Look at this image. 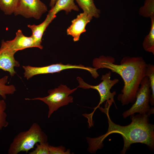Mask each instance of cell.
<instances>
[{
	"label": "cell",
	"mask_w": 154,
	"mask_h": 154,
	"mask_svg": "<svg viewBox=\"0 0 154 154\" xmlns=\"http://www.w3.org/2000/svg\"><path fill=\"white\" fill-rule=\"evenodd\" d=\"M112 104L106 102L105 108L100 106L99 108L106 115L108 127L104 134L96 138L87 137L88 143V150L92 153H95L103 147V142L109 135L113 133L120 134L124 141L123 146L120 153L125 154L129 149L132 144L141 143L146 145L152 151L154 149V125L150 123V115L134 114L130 116L131 123L126 126L116 124L111 119L109 111Z\"/></svg>",
	"instance_id": "obj_1"
},
{
	"label": "cell",
	"mask_w": 154,
	"mask_h": 154,
	"mask_svg": "<svg viewBox=\"0 0 154 154\" xmlns=\"http://www.w3.org/2000/svg\"><path fill=\"white\" fill-rule=\"evenodd\" d=\"M115 62L114 57L102 55L94 59L92 65L95 68H107L119 75L124 85L121 90L122 94L118 96L117 99L123 106L133 103L141 82L145 76L147 64L141 56H126L122 59L120 64Z\"/></svg>",
	"instance_id": "obj_2"
},
{
	"label": "cell",
	"mask_w": 154,
	"mask_h": 154,
	"mask_svg": "<svg viewBox=\"0 0 154 154\" xmlns=\"http://www.w3.org/2000/svg\"><path fill=\"white\" fill-rule=\"evenodd\" d=\"M47 136L39 125L33 123L29 129L18 133L14 138L8 151L9 154H17L21 152L26 153L34 148L35 144L47 142Z\"/></svg>",
	"instance_id": "obj_3"
},
{
	"label": "cell",
	"mask_w": 154,
	"mask_h": 154,
	"mask_svg": "<svg viewBox=\"0 0 154 154\" xmlns=\"http://www.w3.org/2000/svg\"><path fill=\"white\" fill-rule=\"evenodd\" d=\"M111 73L110 71H109L108 72L103 74L101 79L102 81L99 84L96 86H93L86 83L80 77H78L77 78L79 84L78 88L84 89L92 88L96 90L98 92L100 96L99 103L96 107L94 108V110L93 112L88 114L83 115L88 119L89 125L93 124L92 119L93 114L96 110L100 106V105L105 101L111 100L115 104L116 108H117L114 99V96L116 94V92L114 91L111 92L110 90L113 86L118 82L119 80L117 78L111 80Z\"/></svg>",
	"instance_id": "obj_4"
},
{
	"label": "cell",
	"mask_w": 154,
	"mask_h": 154,
	"mask_svg": "<svg viewBox=\"0 0 154 154\" xmlns=\"http://www.w3.org/2000/svg\"><path fill=\"white\" fill-rule=\"evenodd\" d=\"M78 87L70 89L66 85L60 84L57 88L48 91L49 95L44 97L33 98H26L27 100H38L43 102L48 106V117L49 118L53 113L62 106L73 102V98L70 96L75 92Z\"/></svg>",
	"instance_id": "obj_5"
},
{
	"label": "cell",
	"mask_w": 154,
	"mask_h": 154,
	"mask_svg": "<svg viewBox=\"0 0 154 154\" xmlns=\"http://www.w3.org/2000/svg\"><path fill=\"white\" fill-rule=\"evenodd\" d=\"M150 88L149 79L145 76L141 82L134 104L129 109L122 114L124 119L137 113L141 114L151 115L154 113V108H151L149 105L151 92Z\"/></svg>",
	"instance_id": "obj_6"
},
{
	"label": "cell",
	"mask_w": 154,
	"mask_h": 154,
	"mask_svg": "<svg viewBox=\"0 0 154 154\" xmlns=\"http://www.w3.org/2000/svg\"><path fill=\"white\" fill-rule=\"evenodd\" d=\"M23 68L25 70L24 73V76L27 80L37 75L59 73L63 70L70 69H79L87 70L94 78L98 75L97 71L98 68L85 67L81 64L72 65L69 64H64L62 63H59L41 67H33L29 65L23 66Z\"/></svg>",
	"instance_id": "obj_7"
},
{
	"label": "cell",
	"mask_w": 154,
	"mask_h": 154,
	"mask_svg": "<svg viewBox=\"0 0 154 154\" xmlns=\"http://www.w3.org/2000/svg\"><path fill=\"white\" fill-rule=\"evenodd\" d=\"M47 11L46 5L40 0H20L19 6L14 13L26 18L40 19L42 15Z\"/></svg>",
	"instance_id": "obj_8"
},
{
	"label": "cell",
	"mask_w": 154,
	"mask_h": 154,
	"mask_svg": "<svg viewBox=\"0 0 154 154\" xmlns=\"http://www.w3.org/2000/svg\"><path fill=\"white\" fill-rule=\"evenodd\" d=\"M1 43L15 53L18 50L27 48L37 47L31 36H25L20 29L16 33V36L13 39L6 41L2 40Z\"/></svg>",
	"instance_id": "obj_9"
},
{
	"label": "cell",
	"mask_w": 154,
	"mask_h": 154,
	"mask_svg": "<svg viewBox=\"0 0 154 154\" xmlns=\"http://www.w3.org/2000/svg\"><path fill=\"white\" fill-rule=\"evenodd\" d=\"M92 17L86 12L80 13L72 21L71 25L67 30V35L72 36L74 41H78L80 35L86 31V26Z\"/></svg>",
	"instance_id": "obj_10"
},
{
	"label": "cell",
	"mask_w": 154,
	"mask_h": 154,
	"mask_svg": "<svg viewBox=\"0 0 154 154\" xmlns=\"http://www.w3.org/2000/svg\"><path fill=\"white\" fill-rule=\"evenodd\" d=\"M15 53L1 43L0 48V69L8 72L11 76H14L16 73L14 67L20 66L19 62L14 58Z\"/></svg>",
	"instance_id": "obj_11"
},
{
	"label": "cell",
	"mask_w": 154,
	"mask_h": 154,
	"mask_svg": "<svg viewBox=\"0 0 154 154\" xmlns=\"http://www.w3.org/2000/svg\"><path fill=\"white\" fill-rule=\"evenodd\" d=\"M56 17L48 14L44 21L39 25H28V27L31 30L32 34L31 36L37 48L41 49L43 48L41 43L43 33L49 24Z\"/></svg>",
	"instance_id": "obj_12"
},
{
	"label": "cell",
	"mask_w": 154,
	"mask_h": 154,
	"mask_svg": "<svg viewBox=\"0 0 154 154\" xmlns=\"http://www.w3.org/2000/svg\"><path fill=\"white\" fill-rule=\"evenodd\" d=\"M72 10L79 11L78 7L74 2V0H57L48 14L52 16H56V15L61 11H64L67 14Z\"/></svg>",
	"instance_id": "obj_13"
},
{
	"label": "cell",
	"mask_w": 154,
	"mask_h": 154,
	"mask_svg": "<svg viewBox=\"0 0 154 154\" xmlns=\"http://www.w3.org/2000/svg\"><path fill=\"white\" fill-rule=\"evenodd\" d=\"M84 12L98 18L100 16V11L97 8L93 0H75Z\"/></svg>",
	"instance_id": "obj_14"
},
{
	"label": "cell",
	"mask_w": 154,
	"mask_h": 154,
	"mask_svg": "<svg viewBox=\"0 0 154 154\" xmlns=\"http://www.w3.org/2000/svg\"><path fill=\"white\" fill-rule=\"evenodd\" d=\"M150 18L151 28L149 33L145 36L144 39L143 46L145 51L151 53L154 55V17Z\"/></svg>",
	"instance_id": "obj_15"
},
{
	"label": "cell",
	"mask_w": 154,
	"mask_h": 154,
	"mask_svg": "<svg viewBox=\"0 0 154 154\" xmlns=\"http://www.w3.org/2000/svg\"><path fill=\"white\" fill-rule=\"evenodd\" d=\"M20 0H0V9L6 15L14 13L18 8Z\"/></svg>",
	"instance_id": "obj_16"
},
{
	"label": "cell",
	"mask_w": 154,
	"mask_h": 154,
	"mask_svg": "<svg viewBox=\"0 0 154 154\" xmlns=\"http://www.w3.org/2000/svg\"><path fill=\"white\" fill-rule=\"evenodd\" d=\"M8 76H5L0 78V95L4 99L6 98V95L13 94L16 91L15 88L13 85H7Z\"/></svg>",
	"instance_id": "obj_17"
},
{
	"label": "cell",
	"mask_w": 154,
	"mask_h": 154,
	"mask_svg": "<svg viewBox=\"0 0 154 154\" xmlns=\"http://www.w3.org/2000/svg\"><path fill=\"white\" fill-rule=\"evenodd\" d=\"M145 76L147 77L150 83L151 94V95L150 103L152 106L154 105V66L147 64L145 72Z\"/></svg>",
	"instance_id": "obj_18"
},
{
	"label": "cell",
	"mask_w": 154,
	"mask_h": 154,
	"mask_svg": "<svg viewBox=\"0 0 154 154\" xmlns=\"http://www.w3.org/2000/svg\"><path fill=\"white\" fill-rule=\"evenodd\" d=\"M139 14L145 17H154V0H145L144 5L139 9Z\"/></svg>",
	"instance_id": "obj_19"
},
{
	"label": "cell",
	"mask_w": 154,
	"mask_h": 154,
	"mask_svg": "<svg viewBox=\"0 0 154 154\" xmlns=\"http://www.w3.org/2000/svg\"><path fill=\"white\" fill-rule=\"evenodd\" d=\"M6 108V104L5 101L0 100V130L9 125V122L6 119L7 115L5 112Z\"/></svg>",
	"instance_id": "obj_20"
},
{
	"label": "cell",
	"mask_w": 154,
	"mask_h": 154,
	"mask_svg": "<svg viewBox=\"0 0 154 154\" xmlns=\"http://www.w3.org/2000/svg\"><path fill=\"white\" fill-rule=\"evenodd\" d=\"M36 147L29 153V154H49V145L46 142L36 143Z\"/></svg>",
	"instance_id": "obj_21"
},
{
	"label": "cell",
	"mask_w": 154,
	"mask_h": 154,
	"mask_svg": "<svg viewBox=\"0 0 154 154\" xmlns=\"http://www.w3.org/2000/svg\"><path fill=\"white\" fill-rule=\"evenodd\" d=\"M70 150H66L65 147L62 146L54 147L49 145V154H70Z\"/></svg>",
	"instance_id": "obj_22"
},
{
	"label": "cell",
	"mask_w": 154,
	"mask_h": 154,
	"mask_svg": "<svg viewBox=\"0 0 154 154\" xmlns=\"http://www.w3.org/2000/svg\"><path fill=\"white\" fill-rule=\"evenodd\" d=\"M57 0H50L49 5L51 8H52L55 5Z\"/></svg>",
	"instance_id": "obj_23"
}]
</instances>
